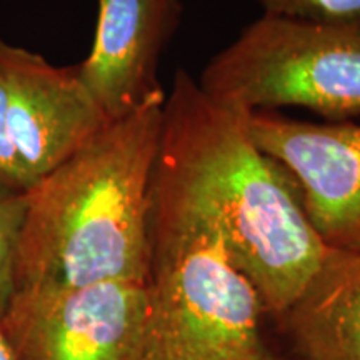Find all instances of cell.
Here are the masks:
<instances>
[{
  "label": "cell",
  "instance_id": "cell-4",
  "mask_svg": "<svg viewBox=\"0 0 360 360\" xmlns=\"http://www.w3.org/2000/svg\"><path fill=\"white\" fill-rule=\"evenodd\" d=\"M197 84L238 115L300 107L350 122L360 117V27L262 13L210 58Z\"/></svg>",
  "mask_w": 360,
  "mask_h": 360
},
{
  "label": "cell",
  "instance_id": "cell-11",
  "mask_svg": "<svg viewBox=\"0 0 360 360\" xmlns=\"http://www.w3.org/2000/svg\"><path fill=\"white\" fill-rule=\"evenodd\" d=\"M264 13L360 27V0H257Z\"/></svg>",
  "mask_w": 360,
  "mask_h": 360
},
{
  "label": "cell",
  "instance_id": "cell-8",
  "mask_svg": "<svg viewBox=\"0 0 360 360\" xmlns=\"http://www.w3.org/2000/svg\"><path fill=\"white\" fill-rule=\"evenodd\" d=\"M180 15V0H98L92 51L77 75L110 124L167 97L157 67Z\"/></svg>",
  "mask_w": 360,
  "mask_h": 360
},
{
  "label": "cell",
  "instance_id": "cell-7",
  "mask_svg": "<svg viewBox=\"0 0 360 360\" xmlns=\"http://www.w3.org/2000/svg\"><path fill=\"white\" fill-rule=\"evenodd\" d=\"M8 89V130L27 191L110 122L80 84L77 67L0 40Z\"/></svg>",
  "mask_w": 360,
  "mask_h": 360
},
{
  "label": "cell",
  "instance_id": "cell-3",
  "mask_svg": "<svg viewBox=\"0 0 360 360\" xmlns=\"http://www.w3.org/2000/svg\"><path fill=\"white\" fill-rule=\"evenodd\" d=\"M146 283L147 360H277L262 299L212 217L155 175Z\"/></svg>",
  "mask_w": 360,
  "mask_h": 360
},
{
  "label": "cell",
  "instance_id": "cell-10",
  "mask_svg": "<svg viewBox=\"0 0 360 360\" xmlns=\"http://www.w3.org/2000/svg\"><path fill=\"white\" fill-rule=\"evenodd\" d=\"M24 214V195L0 192V317L15 294V259Z\"/></svg>",
  "mask_w": 360,
  "mask_h": 360
},
{
  "label": "cell",
  "instance_id": "cell-12",
  "mask_svg": "<svg viewBox=\"0 0 360 360\" xmlns=\"http://www.w3.org/2000/svg\"><path fill=\"white\" fill-rule=\"evenodd\" d=\"M0 192L24 195L27 186L22 179L15 148L8 130V89L6 74L0 64Z\"/></svg>",
  "mask_w": 360,
  "mask_h": 360
},
{
  "label": "cell",
  "instance_id": "cell-6",
  "mask_svg": "<svg viewBox=\"0 0 360 360\" xmlns=\"http://www.w3.org/2000/svg\"><path fill=\"white\" fill-rule=\"evenodd\" d=\"M252 141L289 175L330 249L360 254V124H315L274 112L245 117Z\"/></svg>",
  "mask_w": 360,
  "mask_h": 360
},
{
  "label": "cell",
  "instance_id": "cell-13",
  "mask_svg": "<svg viewBox=\"0 0 360 360\" xmlns=\"http://www.w3.org/2000/svg\"><path fill=\"white\" fill-rule=\"evenodd\" d=\"M0 360H13L11 355V350H8L6 340H4L2 335H0Z\"/></svg>",
  "mask_w": 360,
  "mask_h": 360
},
{
  "label": "cell",
  "instance_id": "cell-2",
  "mask_svg": "<svg viewBox=\"0 0 360 360\" xmlns=\"http://www.w3.org/2000/svg\"><path fill=\"white\" fill-rule=\"evenodd\" d=\"M164 103L109 124L24 193L15 292L147 281Z\"/></svg>",
  "mask_w": 360,
  "mask_h": 360
},
{
  "label": "cell",
  "instance_id": "cell-9",
  "mask_svg": "<svg viewBox=\"0 0 360 360\" xmlns=\"http://www.w3.org/2000/svg\"><path fill=\"white\" fill-rule=\"evenodd\" d=\"M277 321L299 360H360V254L328 247Z\"/></svg>",
  "mask_w": 360,
  "mask_h": 360
},
{
  "label": "cell",
  "instance_id": "cell-1",
  "mask_svg": "<svg viewBox=\"0 0 360 360\" xmlns=\"http://www.w3.org/2000/svg\"><path fill=\"white\" fill-rule=\"evenodd\" d=\"M245 117L219 105L177 70L164 103L154 175L212 217L265 312L278 319L328 247L285 170L252 141Z\"/></svg>",
  "mask_w": 360,
  "mask_h": 360
},
{
  "label": "cell",
  "instance_id": "cell-5",
  "mask_svg": "<svg viewBox=\"0 0 360 360\" xmlns=\"http://www.w3.org/2000/svg\"><path fill=\"white\" fill-rule=\"evenodd\" d=\"M147 283L15 292L0 317L13 360H147Z\"/></svg>",
  "mask_w": 360,
  "mask_h": 360
}]
</instances>
